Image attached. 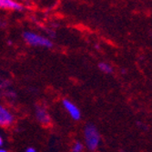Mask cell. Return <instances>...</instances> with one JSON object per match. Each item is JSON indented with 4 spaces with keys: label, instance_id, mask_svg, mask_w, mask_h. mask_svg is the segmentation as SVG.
Masks as SVG:
<instances>
[{
    "label": "cell",
    "instance_id": "obj_1",
    "mask_svg": "<svg viewBox=\"0 0 152 152\" xmlns=\"http://www.w3.org/2000/svg\"><path fill=\"white\" fill-rule=\"evenodd\" d=\"M84 137L86 146L89 150L95 151L98 149L100 144V134L96 127L88 124L84 130Z\"/></svg>",
    "mask_w": 152,
    "mask_h": 152
},
{
    "label": "cell",
    "instance_id": "obj_2",
    "mask_svg": "<svg viewBox=\"0 0 152 152\" xmlns=\"http://www.w3.org/2000/svg\"><path fill=\"white\" fill-rule=\"evenodd\" d=\"M24 38L27 43L32 46H38V47H46V48H51L52 43L48 38H45L41 36H38L34 33L26 32L24 33Z\"/></svg>",
    "mask_w": 152,
    "mask_h": 152
},
{
    "label": "cell",
    "instance_id": "obj_3",
    "mask_svg": "<svg viewBox=\"0 0 152 152\" xmlns=\"http://www.w3.org/2000/svg\"><path fill=\"white\" fill-rule=\"evenodd\" d=\"M63 106H64L65 109L68 112V114L70 115V117L74 120H79L81 118V112H80V110L70 100L64 99L63 100Z\"/></svg>",
    "mask_w": 152,
    "mask_h": 152
},
{
    "label": "cell",
    "instance_id": "obj_4",
    "mask_svg": "<svg viewBox=\"0 0 152 152\" xmlns=\"http://www.w3.org/2000/svg\"><path fill=\"white\" fill-rule=\"evenodd\" d=\"M14 117L10 111L4 107L2 105H0V126L7 127L13 123Z\"/></svg>",
    "mask_w": 152,
    "mask_h": 152
},
{
    "label": "cell",
    "instance_id": "obj_5",
    "mask_svg": "<svg viewBox=\"0 0 152 152\" xmlns=\"http://www.w3.org/2000/svg\"><path fill=\"white\" fill-rule=\"evenodd\" d=\"M36 116L38 122L43 124V125H48V124L51 123V118L49 117V114L44 107H37L36 109Z\"/></svg>",
    "mask_w": 152,
    "mask_h": 152
},
{
    "label": "cell",
    "instance_id": "obj_6",
    "mask_svg": "<svg viewBox=\"0 0 152 152\" xmlns=\"http://www.w3.org/2000/svg\"><path fill=\"white\" fill-rule=\"evenodd\" d=\"M0 7L1 8H11L21 10L22 6L13 0H0Z\"/></svg>",
    "mask_w": 152,
    "mask_h": 152
},
{
    "label": "cell",
    "instance_id": "obj_7",
    "mask_svg": "<svg viewBox=\"0 0 152 152\" xmlns=\"http://www.w3.org/2000/svg\"><path fill=\"white\" fill-rule=\"evenodd\" d=\"M99 68L100 69L101 72H103L105 74H111L113 72V67L111 66V65L105 63V62L99 63Z\"/></svg>",
    "mask_w": 152,
    "mask_h": 152
},
{
    "label": "cell",
    "instance_id": "obj_8",
    "mask_svg": "<svg viewBox=\"0 0 152 152\" xmlns=\"http://www.w3.org/2000/svg\"><path fill=\"white\" fill-rule=\"evenodd\" d=\"M83 149H84V145H83L81 142L77 141L73 144L72 152H83Z\"/></svg>",
    "mask_w": 152,
    "mask_h": 152
},
{
    "label": "cell",
    "instance_id": "obj_9",
    "mask_svg": "<svg viewBox=\"0 0 152 152\" xmlns=\"http://www.w3.org/2000/svg\"><path fill=\"white\" fill-rule=\"evenodd\" d=\"M26 152H37V150L34 148H27L26 149Z\"/></svg>",
    "mask_w": 152,
    "mask_h": 152
},
{
    "label": "cell",
    "instance_id": "obj_10",
    "mask_svg": "<svg viewBox=\"0 0 152 152\" xmlns=\"http://www.w3.org/2000/svg\"><path fill=\"white\" fill-rule=\"evenodd\" d=\"M4 144V141H3V137L0 136V148H1Z\"/></svg>",
    "mask_w": 152,
    "mask_h": 152
},
{
    "label": "cell",
    "instance_id": "obj_11",
    "mask_svg": "<svg viewBox=\"0 0 152 152\" xmlns=\"http://www.w3.org/2000/svg\"><path fill=\"white\" fill-rule=\"evenodd\" d=\"M0 152H7L6 149H4V148H0Z\"/></svg>",
    "mask_w": 152,
    "mask_h": 152
},
{
    "label": "cell",
    "instance_id": "obj_12",
    "mask_svg": "<svg viewBox=\"0 0 152 152\" xmlns=\"http://www.w3.org/2000/svg\"><path fill=\"white\" fill-rule=\"evenodd\" d=\"M122 152H125V151H122Z\"/></svg>",
    "mask_w": 152,
    "mask_h": 152
}]
</instances>
